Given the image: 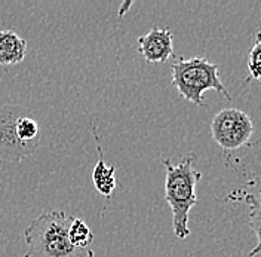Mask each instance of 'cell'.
Wrapping results in <instances>:
<instances>
[{
	"label": "cell",
	"instance_id": "7c38bea8",
	"mask_svg": "<svg viewBox=\"0 0 261 257\" xmlns=\"http://www.w3.org/2000/svg\"><path fill=\"white\" fill-rule=\"evenodd\" d=\"M129 6H130V2H126L123 6H120V9H119V15H123V14H125V11H126Z\"/></svg>",
	"mask_w": 261,
	"mask_h": 257
},
{
	"label": "cell",
	"instance_id": "ba28073f",
	"mask_svg": "<svg viewBox=\"0 0 261 257\" xmlns=\"http://www.w3.org/2000/svg\"><path fill=\"white\" fill-rule=\"evenodd\" d=\"M27 42L12 30H0V65H14L24 61Z\"/></svg>",
	"mask_w": 261,
	"mask_h": 257
},
{
	"label": "cell",
	"instance_id": "8fae6325",
	"mask_svg": "<svg viewBox=\"0 0 261 257\" xmlns=\"http://www.w3.org/2000/svg\"><path fill=\"white\" fill-rule=\"evenodd\" d=\"M248 70L252 79L261 82V32L255 34V45L248 57Z\"/></svg>",
	"mask_w": 261,
	"mask_h": 257
},
{
	"label": "cell",
	"instance_id": "8992f818",
	"mask_svg": "<svg viewBox=\"0 0 261 257\" xmlns=\"http://www.w3.org/2000/svg\"><path fill=\"white\" fill-rule=\"evenodd\" d=\"M138 52L147 63H166L174 55V37L169 29L151 26L150 32L138 37Z\"/></svg>",
	"mask_w": 261,
	"mask_h": 257
},
{
	"label": "cell",
	"instance_id": "7a4b0ae2",
	"mask_svg": "<svg viewBox=\"0 0 261 257\" xmlns=\"http://www.w3.org/2000/svg\"><path fill=\"white\" fill-rule=\"evenodd\" d=\"M73 216L61 209L43 213L24 230L25 253L22 257H95L91 248H77L68 238Z\"/></svg>",
	"mask_w": 261,
	"mask_h": 257
},
{
	"label": "cell",
	"instance_id": "4fadbf2b",
	"mask_svg": "<svg viewBox=\"0 0 261 257\" xmlns=\"http://www.w3.org/2000/svg\"><path fill=\"white\" fill-rule=\"evenodd\" d=\"M260 205H261V201H260Z\"/></svg>",
	"mask_w": 261,
	"mask_h": 257
},
{
	"label": "cell",
	"instance_id": "52a82bcc",
	"mask_svg": "<svg viewBox=\"0 0 261 257\" xmlns=\"http://www.w3.org/2000/svg\"><path fill=\"white\" fill-rule=\"evenodd\" d=\"M92 134H94V138L97 142V150L99 158L98 162L94 167V171H92V181H94V186L97 189L98 193H101L102 196L106 198H110L113 195V191L117 186V180H116V168L113 165H107L104 161V153H102V149L101 145L98 143L97 137V128L92 127Z\"/></svg>",
	"mask_w": 261,
	"mask_h": 257
},
{
	"label": "cell",
	"instance_id": "277c9868",
	"mask_svg": "<svg viewBox=\"0 0 261 257\" xmlns=\"http://www.w3.org/2000/svg\"><path fill=\"white\" fill-rule=\"evenodd\" d=\"M171 83L177 88L179 97L193 103L197 107L205 106L203 92L208 89H214L227 100H231L220 79L218 64L211 63L203 57H177L171 65Z\"/></svg>",
	"mask_w": 261,
	"mask_h": 257
},
{
	"label": "cell",
	"instance_id": "5b68a950",
	"mask_svg": "<svg viewBox=\"0 0 261 257\" xmlns=\"http://www.w3.org/2000/svg\"><path fill=\"white\" fill-rule=\"evenodd\" d=\"M254 132L252 119L248 113L230 107L217 113L211 121V135L226 152L246 145Z\"/></svg>",
	"mask_w": 261,
	"mask_h": 257
},
{
	"label": "cell",
	"instance_id": "9c48e42d",
	"mask_svg": "<svg viewBox=\"0 0 261 257\" xmlns=\"http://www.w3.org/2000/svg\"><path fill=\"white\" fill-rule=\"evenodd\" d=\"M68 238L70 242L77 248H89L95 240V235L82 219L73 217L68 226Z\"/></svg>",
	"mask_w": 261,
	"mask_h": 257
},
{
	"label": "cell",
	"instance_id": "6da1fadb",
	"mask_svg": "<svg viewBox=\"0 0 261 257\" xmlns=\"http://www.w3.org/2000/svg\"><path fill=\"white\" fill-rule=\"evenodd\" d=\"M165 165V199L172 211V229L177 240L182 241L190 237L189 227L190 209L197 204L196 186L202 178V173L195 167L196 155L186 153L181 161L174 165L171 159H163Z\"/></svg>",
	"mask_w": 261,
	"mask_h": 257
},
{
	"label": "cell",
	"instance_id": "30bf717a",
	"mask_svg": "<svg viewBox=\"0 0 261 257\" xmlns=\"http://www.w3.org/2000/svg\"><path fill=\"white\" fill-rule=\"evenodd\" d=\"M245 199L249 207V226L258 240L254 250L249 253V257H254L255 254L261 253V205L260 201H257V198L251 193H245Z\"/></svg>",
	"mask_w": 261,
	"mask_h": 257
},
{
	"label": "cell",
	"instance_id": "3957f363",
	"mask_svg": "<svg viewBox=\"0 0 261 257\" xmlns=\"http://www.w3.org/2000/svg\"><path fill=\"white\" fill-rule=\"evenodd\" d=\"M40 146V127L34 113L18 104L0 107V159L19 162Z\"/></svg>",
	"mask_w": 261,
	"mask_h": 257
}]
</instances>
